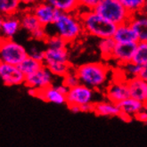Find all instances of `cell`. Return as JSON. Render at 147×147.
I'll return each mask as SVG.
<instances>
[{
  "mask_svg": "<svg viewBox=\"0 0 147 147\" xmlns=\"http://www.w3.org/2000/svg\"><path fill=\"white\" fill-rule=\"evenodd\" d=\"M80 84L94 90H101L110 83L111 69L103 63H86L74 69Z\"/></svg>",
  "mask_w": 147,
  "mask_h": 147,
  "instance_id": "6da1fadb",
  "label": "cell"
},
{
  "mask_svg": "<svg viewBox=\"0 0 147 147\" xmlns=\"http://www.w3.org/2000/svg\"><path fill=\"white\" fill-rule=\"evenodd\" d=\"M78 13L80 17L84 33L99 39L113 37L116 26L102 18L94 10L83 9L81 12H78Z\"/></svg>",
  "mask_w": 147,
  "mask_h": 147,
  "instance_id": "7a4b0ae2",
  "label": "cell"
},
{
  "mask_svg": "<svg viewBox=\"0 0 147 147\" xmlns=\"http://www.w3.org/2000/svg\"><path fill=\"white\" fill-rule=\"evenodd\" d=\"M52 26L55 30L53 35L62 38L68 45L77 41L84 34L82 22L78 13H60Z\"/></svg>",
  "mask_w": 147,
  "mask_h": 147,
  "instance_id": "3957f363",
  "label": "cell"
},
{
  "mask_svg": "<svg viewBox=\"0 0 147 147\" xmlns=\"http://www.w3.org/2000/svg\"><path fill=\"white\" fill-rule=\"evenodd\" d=\"M94 10L115 26L129 22L132 18L119 0H102Z\"/></svg>",
  "mask_w": 147,
  "mask_h": 147,
  "instance_id": "277c9868",
  "label": "cell"
},
{
  "mask_svg": "<svg viewBox=\"0 0 147 147\" xmlns=\"http://www.w3.org/2000/svg\"><path fill=\"white\" fill-rule=\"evenodd\" d=\"M28 50L13 39H3L0 47V62L18 66L27 58Z\"/></svg>",
  "mask_w": 147,
  "mask_h": 147,
  "instance_id": "5b68a950",
  "label": "cell"
},
{
  "mask_svg": "<svg viewBox=\"0 0 147 147\" xmlns=\"http://www.w3.org/2000/svg\"><path fill=\"white\" fill-rule=\"evenodd\" d=\"M96 98V90L85 85L80 84L70 88L66 94V105L70 106H84L93 105Z\"/></svg>",
  "mask_w": 147,
  "mask_h": 147,
  "instance_id": "8992f818",
  "label": "cell"
},
{
  "mask_svg": "<svg viewBox=\"0 0 147 147\" xmlns=\"http://www.w3.org/2000/svg\"><path fill=\"white\" fill-rule=\"evenodd\" d=\"M105 96L107 100L116 105L130 97L127 80L123 77L120 79L111 80L105 89Z\"/></svg>",
  "mask_w": 147,
  "mask_h": 147,
  "instance_id": "52a82bcc",
  "label": "cell"
},
{
  "mask_svg": "<svg viewBox=\"0 0 147 147\" xmlns=\"http://www.w3.org/2000/svg\"><path fill=\"white\" fill-rule=\"evenodd\" d=\"M54 77L55 76L44 65L37 72L26 77L24 84L28 88H30L37 90H42L53 86Z\"/></svg>",
  "mask_w": 147,
  "mask_h": 147,
  "instance_id": "ba28073f",
  "label": "cell"
},
{
  "mask_svg": "<svg viewBox=\"0 0 147 147\" xmlns=\"http://www.w3.org/2000/svg\"><path fill=\"white\" fill-rule=\"evenodd\" d=\"M25 79L18 66L0 62V80L5 86H20L25 83Z\"/></svg>",
  "mask_w": 147,
  "mask_h": 147,
  "instance_id": "9c48e42d",
  "label": "cell"
},
{
  "mask_svg": "<svg viewBox=\"0 0 147 147\" xmlns=\"http://www.w3.org/2000/svg\"><path fill=\"white\" fill-rule=\"evenodd\" d=\"M30 10L33 14L36 16V18L38 20L40 24L45 28L53 25L57 19L58 15L60 14V12L58 10H56L55 7L45 1L34 6Z\"/></svg>",
  "mask_w": 147,
  "mask_h": 147,
  "instance_id": "30bf717a",
  "label": "cell"
},
{
  "mask_svg": "<svg viewBox=\"0 0 147 147\" xmlns=\"http://www.w3.org/2000/svg\"><path fill=\"white\" fill-rule=\"evenodd\" d=\"M118 106L120 111L119 119L126 122L130 121L132 119H135V117L144 108V103L132 97H128L126 100L120 102L118 103Z\"/></svg>",
  "mask_w": 147,
  "mask_h": 147,
  "instance_id": "8fae6325",
  "label": "cell"
},
{
  "mask_svg": "<svg viewBox=\"0 0 147 147\" xmlns=\"http://www.w3.org/2000/svg\"><path fill=\"white\" fill-rule=\"evenodd\" d=\"M136 43H129V44H117L112 54L111 60L123 66L133 61Z\"/></svg>",
  "mask_w": 147,
  "mask_h": 147,
  "instance_id": "7c38bea8",
  "label": "cell"
},
{
  "mask_svg": "<svg viewBox=\"0 0 147 147\" xmlns=\"http://www.w3.org/2000/svg\"><path fill=\"white\" fill-rule=\"evenodd\" d=\"M127 86L130 97L141 102L144 105L147 103V81L136 77L128 80Z\"/></svg>",
  "mask_w": 147,
  "mask_h": 147,
  "instance_id": "4fadbf2b",
  "label": "cell"
},
{
  "mask_svg": "<svg viewBox=\"0 0 147 147\" xmlns=\"http://www.w3.org/2000/svg\"><path fill=\"white\" fill-rule=\"evenodd\" d=\"M21 29V21L18 14L4 17L2 27L0 30V37L3 39H13Z\"/></svg>",
  "mask_w": 147,
  "mask_h": 147,
  "instance_id": "5bb4252c",
  "label": "cell"
},
{
  "mask_svg": "<svg viewBox=\"0 0 147 147\" xmlns=\"http://www.w3.org/2000/svg\"><path fill=\"white\" fill-rule=\"evenodd\" d=\"M70 63V55L68 48H47L45 50L44 65Z\"/></svg>",
  "mask_w": 147,
  "mask_h": 147,
  "instance_id": "9a60e30c",
  "label": "cell"
},
{
  "mask_svg": "<svg viewBox=\"0 0 147 147\" xmlns=\"http://www.w3.org/2000/svg\"><path fill=\"white\" fill-rule=\"evenodd\" d=\"M117 44H129L137 43L136 33L129 22H126L116 26V30L112 37Z\"/></svg>",
  "mask_w": 147,
  "mask_h": 147,
  "instance_id": "2e32d148",
  "label": "cell"
},
{
  "mask_svg": "<svg viewBox=\"0 0 147 147\" xmlns=\"http://www.w3.org/2000/svg\"><path fill=\"white\" fill-rule=\"evenodd\" d=\"M18 15L21 21L22 29L30 33V36L39 30L41 28H43V26L40 24V22L36 18V16L33 14L30 9H23L20 12Z\"/></svg>",
  "mask_w": 147,
  "mask_h": 147,
  "instance_id": "e0dca14e",
  "label": "cell"
},
{
  "mask_svg": "<svg viewBox=\"0 0 147 147\" xmlns=\"http://www.w3.org/2000/svg\"><path fill=\"white\" fill-rule=\"evenodd\" d=\"M93 112L96 115L108 118L119 117L120 114V111L118 105L107 99L94 102Z\"/></svg>",
  "mask_w": 147,
  "mask_h": 147,
  "instance_id": "ac0fdd59",
  "label": "cell"
},
{
  "mask_svg": "<svg viewBox=\"0 0 147 147\" xmlns=\"http://www.w3.org/2000/svg\"><path fill=\"white\" fill-rule=\"evenodd\" d=\"M37 98L44 102L55 103V105H58L66 103V96L57 89L55 85L48 86L45 89L38 90Z\"/></svg>",
  "mask_w": 147,
  "mask_h": 147,
  "instance_id": "d6986e66",
  "label": "cell"
},
{
  "mask_svg": "<svg viewBox=\"0 0 147 147\" xmlns=\"http://www.w3.org/2000/svg\"><path fill=\"white\" fill-rule=\"evenodd\" d=\"M129 23L136 33L137 42H147V15L144 13L133 15Z\"/></svg>",
  "mask_w": 147,
  "mask_h": 147,
  "instance_id": "ffe728a7",
  "label": "cell"
},
{
  "mask_svg": "<svg viewBox=\"0 0 147 147\" xmlns=\"http://www.w3.org/2000/svg\"><path fill=\"white\" fill-rule=\"evenodd\" d=\"M60 13H76L80 11V5L79 0H44Z\"/></svg>",
  "mask_w": 147,
  "mask_h": 147,
  "instance_id": "44dd1931",
  "label": "cell"
},
{
  "mask_svg": "<svg viewBox=\"0 0 147 147\" xmlns=\"http://www.w3.org/2000/svg\"><path fill=\"white\" fill-rule=\"evenodd\" d=\"M22 10L20 0H0V15H17Z\"/></svg>",
  "mask_w": 147,
  "mask_h": 147,
  "instance_id": "7402d4cb",
  "label": "cell"
},
{
  "mask_svg": "<svg viewBox=\"0 0 147 147\" xmlns=\"http://www.w3.org/2000/svg\"><path fill=\"white\" fill-rule=\"evenodd\" d=\"M43 66H44V63H43L38 62L37 60L28 56L18 65V68L25 75V77H27L29 75H31L33 73L37 72L38 71H39Z\"/></svg>",
  "mask_w": 147,
  "mask_h": 147,
  "instance_id": "603a6c76",
  "label": "cell"
},
{
  "mask_svg": "<svg viewBox=\"0 0 147 147\" xmlns=\"http://www.w3.org/2000/svg\"><path fill=\"white\" fill-rule=\"evenodd\" d=\"M116 46V42L112 38H103L100 39L98 43V50L101 56L105 61H110L111 60L112 54Z\"/></svg>",
  "mask_w": 147,
  "mask_h": 147,
  "instance_id": "cb8c5ba5",
  "label": "cell"
},
{
  "mask_svg": "<svg viewBox=\"0 0 147 147\" xmlns=\"http://www.w3.org/2000/svg\"><path fill=\"white\" fill-rule=\"evenodd\" d=\"M133 63L144 66L147 64V42H137Z\"/></svg>",
  "mask_w": 147,
  "mask_h": 147,
  "instance_id": "d4e9b609",
  "label": "cell"
},
{
  "mask_svg": "<svg viewBox=\"0 0 147 147\" xmlns=\"http://www.w3.org/2000/svg\"><path fill=\"white\" fill-rule=\"evenodd\" d=\"M132 16L143 13L146 0H119Z\"/></svg>",
  "mask_w": 147,
  "mask_h": 147,
  "instance_id": "484cf974",
  "label": "cell"
},
{
  "mask_svg": "<svg viewBox=\"0 0 147 147\" xmlns=\"http://www.w3.org/2000/svg\"><path fill=\"white\" fill-rule=\"evenodd\" d=\"M119 68L123 73V77L127 80L133 79V78L139 77L141 70H142L141 65H138L133 62L128 63L123 66H119Z\"/></svg>",
  "mask_w": 147,
  "mask_h": 147,
  "instance_id": "4316f807",
  "label": "cell"
},
{
  "mask_svg": "<svg viewBox=\"0 0 147 147\" xmlns=\"http://www.w3.org/2000/svg\"><path fill=\"white\" fill-rule=\"evenodd\" d=\"M51 73L56 77L63 78L69 71L71 70V63H60V64H52L49 66H46Z\"/></svg>",
  "mask_w": 147,
  "mask_h": 147,
  "instance_id": "83f0119b",
  "label": "cell"
},
{
  "mask_svg": "<svg viewBox=\"0 0 147 147\" xmlns=\"http://www.w3.org/2000/svg\"><path fill=\"white\" fill-rule=\"evenodd\" d=\"M45 42L47 48H66L68 47L67 43L57 35H49Z\"/></svg>",
  "mask_w": 147,
  "mask_h": 147,
  "instance_id": "f1b7e54d",
  "label": "cell"
},
{
  "mask_svg": "<svg viewBox=\"0 0 147 147\" xmlns=\"http://www.w3.org/2000/svg\"><path fill=\"white\" fill-rule=\"evenodd\" d=\"M62 83L64 86H66L69 89L72 88H74V86L80 84V79H79V77L77 76L74 69H71V70L63 78Z\"/></svg>",
  "mask_w": 147,
  "mask_h": 147,
  "instance_id": "f546056e",
  "label": "cell"
},
{
  "mask_svg": "<svg viewBox=\"0 0 147 147\" xmlns=\"http://www.w3.org/2000/svg\"><path fill=\"white\" fill-rule=\"evenodd\" d=\"M28 55L33 59L37 60L38 62H41L44 63L45 59V50H42L38 48V47H32L28 51Z\"/></svg>",
  "mask_w": 147,
  "mask_h": 147,
  "instance_id": "4dcf8cb0",
  "label": "cell"
},
{
  "mask_svg": "<svg viewBox=\"0 0 147 147\" xmlns=\"http://www.w3.org/2000/svg\"><path fill=\"white\" fill-rule=\"evenodd\" d=\"M102 0H79L80 9L94 10Z\"/></svg>",
  "mask_w": 147,
  "mask_h": 147,
  "instance_id": "1f68e13d",
  "label": "cell"
},
{
  "mask_svg": "<svg viewBox=\"0 0 147 147\" xmlns=\"http://www.w3.org/2000/svg\"><path fill=\"white\" fill-rule=\"evenodd\" d=\"M44 0H20L21 5L23 9H32L34 6H36L37 5L40 4Z\"/></svg>",
  "mask_w": 147,
  "mask_h": 147,
  "instance_id": "d6a6232c",
  "label": "cell"
},
{
  "mask_svg": "<svg viewBox=\"0 0 147 147\" xmlns=\"http://www.w3.org/2000/svg\"><path fill=\"white\" fill-rule=\"evenodd\" d=\"M135 119L140 122L147 123V111L144 109L142 111H140L139 113L135 117Z\"/></svg>",
  "mask_w": 147,
  "mask_h": 147,
  "instance_id": "836d02e7",
  "label": "cell"
},
{
  "mask_svg": "<svg viewBox=\"0 0 147 147\" xmlns=\"http://www.w3.org/2000/svg\"><path fill=\"white\" fill-rule=\"evenodd\" d=\"M139 78H141L142 80L147 81V64L142 66V70H141Z\"/></svg>",
  "mask_w": 147,
  "mask_h": 147,
  "instance_id": "e575fe53",
  "label": "cell"
},
{
  "mask_svg": "<svg viewBox=\"0 0 147 147\" xmlns=\"http://www.w3.org/2000/svg\"><path fill=\"white\" fill-rule=\"evenodd\" d=\"M38 90L35 89V88H28V94H30V96H33V97H37L38 96Z\"/></svg>",
  "mask_w": 147,
  "mask_h": 147,
  "instance_id": "d590c367",
  "label": "cell"
},
{
  "mask_svg": "<svg viewBox=\"0 0 147 147\" xmlns=\"http://www.w3.org/2000/svg\"><path fill=\"white\" fill-rule=\"evenodd\" d=\"M69 109L73 113H80V112H81V109L80 106H70Z\"/></svg>",
  "mask_w": 147,
  "mask_h": 147,
  "instance_id": "8d00e7d4",
  "label": "cell"
},
{
  "mask_svg": "<svg viewBox=\"0 0 147 147\" xmlns=\"http://www.w3.org/2000/svg\"><path fill=\"white\" fill-rule=\"evenodd\" d=\"M143 13H144V14L147 15V0H146V2H145V5H144V9H143Z\"/></svg>",
  "mask_w": 147,
  "mask_h": 147,
  "instance_id": "74e56055",
  "label": "cell"
},
{
  "mask_svg": "<svg viewBox=\"0 0 147 147\" xmlns=\"http://www.w3.org/2000/svg\"><path fill=\"white\" fill-rule=\"evenodd\" d=\"M3 21H4V17L2 15H0V30H1V27H2Z\"/></svg>",
  "mask_w": 147,
  "mask_h": 147,
  "instance_id": "f35d334b",
  "label": "cell"
},
{
  "mask_svg": "<svg viewBox=\"0 0 147 147\" xmlns=\"http://www.w3.org/2000/svg\"><path fill=\"white\" fill-rule=\"evenodd\" d=\"M2 41H3V38L0 37V47H1V44H2Z\"/></svg>",
  "mask_w": 147,
  "mask_h": 147,
  "instance_id": "ab89813d",
  "label": "cell"
},
{
  "mask_svg": "<svg viewBox=\"0 0 147 147\" xmlns=\"http://www.w3.org/2000/svg\"><path fill=\"white\" fill-rule=\"evenodd\" d=\"M144 109L147 111V103H145V105H144Z\"/></svg>",
  "mask_w": 147,
  "mask_h": 147,
  "instance_id": "60d3db41",
  "label": "cell"
}]
</instances>
